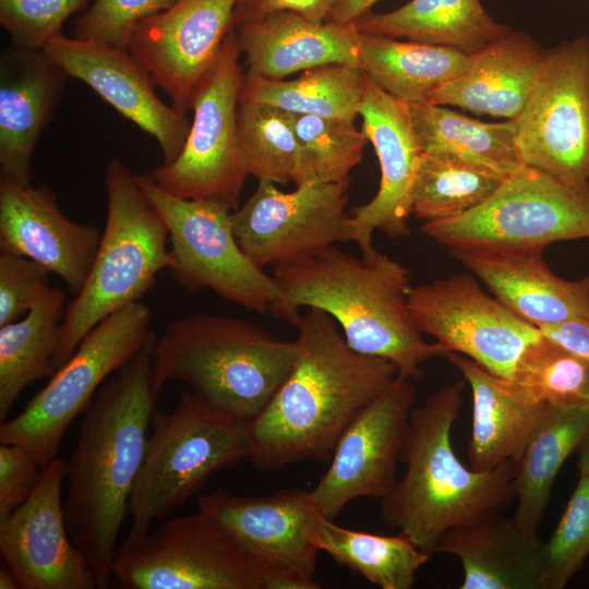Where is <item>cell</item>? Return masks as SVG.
<instances>
[{
    "mask_svg": "<svg viewBox=\"0 0 589 589\" xmlns=\"http://www.w3.org/2000/svg\"><path fill=\"white\" fill-rule=\"evenodd\" d=\"M467 381L442 385L412 407L399 455L401 480L381 498L385 526L399 529L432 555L453 527L500 514L514 496V461L485 471L467 468L456 456L450 433Z\"/></svg>",
    "mask_w": 589,
    "mask_h": 589,
    "instance_id": "obj_4",
    "label": "cell"
},
{
    "mask_svg": "<svg viewBox=\"0 0 589 589\" xmlns=\"http://www.w3.org/2000/svg\"><path fill=\"white\" fill-rule=\"evenodd\" d=\"M299 147L296 185L349 179L368 142L354 121L290 113Z\"/></svg>",
    "mask_w": 589,
    "mask_h": 589,
    "instance_id": "obj_39",
    "label": "cell"
},
{
    "mask_svg": "<svg viewBox=\"0 0 589 589\" xmlns=\"http://www.w3.org/2000/svg\"><path fill=\"white\" fill-rule=\"evenodd\" d=\"M67 462L41 467L28 498L0 521V551L22 589H95L85 560L72 542L61 489Z\"/></svg>",
    "mask_w": 589,
    "mask_h": 589,
    "instance_id": "obj_20",
    "label": "cell"
},
{
    "mask_svg": "<svg viewBox=\"0 0 589 589\" xmlns=\"http://www.w3.org/2000/svg\"><path fill=\"white\" fill-rule=\"evenodd\" d=\"M408 304L422 334L507 381L526 348L541 337L538 327L488 294L467 273L411 287Z\"/></svg>",
    "mask_w": 589,
    "mask_h": 589,
    "instance_id": "obj_15",
    "label": "cell"
},
{
    "mask_svg": "<svg viewBox=\"0 0 589 589\" xmlns=\"http://www.w3.org/2000/svg\"><path fill=\"white\" fill-rule=\"evenodd\" d=\"M135 178L167 227L168 271L178 285L190 292L209 289L245 310L278 316L281 291L273 276L241 250L228 206L212 200L175 196L148 173H135Z\"/></svg>",
    "mask_w": 589,
    "mask_h": 589,
    "instance_id": "obj_9",
    "label": "cell"
},
{
    "mask_svg": "<svg viewBox=\"0 0 589 589\" xmlns=\"http://www.w3.org/2000/svg\"><path fill=\"white\" fill-rule=\"evenodd\" d=\"M173 0H94L77 17L74 37L128 49L135 27Z\"/></svg>",
    "mask_w": 589,
    "mask_h": 589,
    "instance_id": "obj_42",
    "label": "cell"
},
{
    "mask_svg": "<svg viewBox=\"0 0 589 589\" xmlns=\"http://www.w3.org/2000/svg\"><path fill=\"white\" fill-rule=\"evenodd\" d=\"M261 568L265 589H318L317 552L310 529L320 514L309 491L284 489L267 496H240L224 489L197 500Z\"/></svg>",
    "mask_w": 589,
    "mask_h": 589,
    "instance_id": "obj_16",
    "label": "cell"
},
{
    "mask_svg": "<svg viewBox=\"0 0 589 589\" xmlns=\"http://www.w3.org/2000/svg\"><path fill=\"white\" fill-rule=\"evenodd\" d=\"M41 467L22 446L0 443V521L34 491Z\"/></svg>",
    "mask_w": 589,
    "mask_h": 589,
    "instance_id": "obj_44",
    "label": "cell"
},
{
    "mask_svg": "<svg viewBox=\"0 0 589 589\" xmlns=\"http://www.w3.org/2000/svg\"><path fill=\"white\" fill-rule=\"evenodd\" d=\"M416 396L412 380L397 376L349 424L328 469L309 491L320 515L334 520L349 502L390 492Z\"/></svg>",
    "mask_w": 589,
    "mask_h": 589,
    "instance_id": "obj_17",
    "label": "cell"
},
{
    "mask_svg": "<svg viewBox=\"0 0 589 589\" xmlns=\"http://www.w3.org/2000/svg\"><path fill=\"white\" fill-rule=\"evenodd\" d=\"M43 50L68 77L87 84L121 116L155 137L163 153L161 165L178 158L191 121L157 96L149 71L128 49L59 33Z\"/></svg>",
    "mask_w": 589,
    "mask_h": 589,
    "instance_id": "obj_19",
    "label": "cell"
},
{
    "mask_svg": "<svg viewBox=\"0 0 589 589\" xmlns=\"http://www.w3.org/2000/svg\"><path fill=\"white\" fill-rule=\"evenodd\" d=\"M542 336L589 360V318H575L539 328Z\"/></svg>",
    "mask_w": 589,
    "mask_h": 589,
    "instance_id": "obj_46",
    "label": "cell"
},
{
    "mask_svg": "<svg viewBox=\"0 0 589 589\" xmlns=\"http://www.w3.org/2000/svg\"><path fill=\"white\" fill-rule=\"evenodd\" d=\"M334 0H238L233 11L235 27L260 21L277 12H293L312 22H327Z\"/></svg>",
    "mask_w": 589,
    "mask_h": 589,
    "instance_id": "obj_45",
    "label": "cell"
},
{
    "mask_svg": "<svg viewBox=\"0 0 589 589\" xmlns=\"http://www.w3.org/2000/svg\"><path fill=\"white\" fill-rule=\"evenodd\" d=\"M237 1L173 0L135 27L128 50L178 110H191L200 82L235 28Z\"/></svg>",
    "mask_w": 589,
    "mask_h": 589,
    "instance_id": "obj_18",
    "label": "cell"
},
{
    "mask_svg": "<svg viewBox=\"0 0 589 589\" xmlns=\"http://www.w3.org/2000/svg\"><path fill=\"white\" fill-rule=\"evenodd\" d=\"M247 75L284 80L316 67H359L358 31L332 22L315 23L293 12H277L237 26ZM360 68V67H359Z\"/></svg>",
    "mask_w": 589,
    "mask_h": 589,
    "instance_id": "obj_26",
    "label": "cell"
},
{
    "mask_svg": "<svg viewBox=\"0 0 589 589\" xmlns=\"http://www.w3.org/2000/svg\"><path fill=\"white\" fill-rule=\"evenodd\" d=\"M515 121L524 165L572 187L589 185V39L575 38L549 50Z\"/></svg>",
    "mask_w": 589,
    "mask_h": 589,
    "instance_id": "obj_13",
    "label": "cell"
},
{
    "mask_svg": "<svg viewBox=\"0 0 589 589\" xmlns=\"http://www.w3.org/2000/svg\"><path fill=\"white\" fill-rule=\"evenodd\" d=\"M508 382L530 400L589 409V360L542 335L526 348Z\"/></svg>",
    "mask_w": 589,
    "mask_h": 589,
    "instance_id": "obj_38",
    "label": "cell"
},
{
    "mask_svg": "<svg viewBox=\"0 0 589 589\" xmlns=\"http://www.w3.org/2000/svg\"><path fill=\"white\" fill-rule=\"evenodd\" d=\"M362 132L375 149L381 168L375 196L350 214L351 241L361 255L377 252L373 235L383 231L390 238L410 235L411 191L422 151L416 137L409 103L382 88L363 72V91L359 106Z\"/></svg>",
    "mask_w": 589,
    "mask_h": 589,
    "instance_id": "obj_21",
    "label": "cell"
},
{
    "mask_svg": "<svg viewBox=\"0 0 589 589\" xmlns=\"http://www.w3.org/2000/svg\"><path fill=\"white\" fill-rule=\"evenodd\" d=\"M362 91L359 67L332 63L303 71L290 81L244 74L240 96L290 113L354 121Z\"/></svg>",
    "mask_w": 589,
    "mask_h": 589,
    "instance_id": "obj_35",
    "label": "cell"
},
{
    "mask_svg": "<svg viewBox=\"0 0 589 589\" xmlns=\"http://www.w3.org/2000/svg\"><path fill=\"white\" fill-rule=\"evenodd\" d=\"M68 75L44 50L15 46L0 58V177L31 184L40 134L60 100Z\"/></svg>",
    "mask_w": 589,
    "mask_h": 589,
    "instance_id": "obj_23",
    "label": "cell"
},
{
    "mask_svg": "<svg viewBox=\"0 0 589 589\" xmlns=\"http://www.w3.org/2000/svg\"><path fill=\"white\" fill-rule=\"evenodd\" d=\"M364 34L444 46L473 53L512 31L496 23L480 0H411L397 10L363 16Z\"/></svg>",
    "mask_w": 589,
    "mask_h": 589,
    "instance_id": "obj_29",
    "label": "cell"
},
{
    "mask_svg": "<svg viewBox=\"0 0 589 589\" xmlns=\"http://www.w3.org/2000/svg\"><path fill=\"white\" fill-rule=\"evenodd\" d=\"M296 341L247 320L192 313L170 322L155 340L156 386L179 381L225 418L251 424L290 373Z\"/></svg>",
    "mask_w": 589,
    "mask_h": 589,
    "instance_id": "obj_5",
    "label": "cell"
},
{
    "mask_svg": "<svg viewBox=\"0 0 589 589\" xmlns=\"http://www.w3.org/2000/svg\"><path fill=\"white\" fill-rule=\"evenodd\" d=\"M65 309L64 291L49 286L25 316L0 326L1 423L27 386L56 373Z\"/></svg>",
    "mask_w": 589,
    "mask_h": 589,
    "instance_id": "obj_32",
    "label": "cell"
},
{
    "mask_svg": "<svg viewBox=\"0 0 589 589\" xmlns=\"http://www.w3.org/2000/svg\"><path fill=\"white\" fill-rule=\"evenodd\" d=\"M310 539L336 563L382 589H410L431 556L401 532L380 536L351 530L320 514L312 522Z\"/></svg>",
    "mask_w": 589,
    "mask_h": 589,
    "instance_id": "obj_34",
    "label": "cell"
},
{
    "mask_svg": "<svg viewBox=\"0 0 589 589\" xmlns=\"http://www.w3.org/2000/svg\"><path fill=\"white\" fill-rule=\"evenodd\" d=\"M111 576L123 589H265L253 558L199 509L119 546Z\"/></svg>",
    "mask_w": 589,
    "mask_h": 589,
    "instance_id": "obj_12",
    "label": "cell"
},
{
    "mask_svg": "<svg viewBox=\"0 0 589 589\" xmlns=\"http://www.w3.org/2000/svg\"><path fill=\"white\" fill-rule=\"evenodd\" d=\"M348 188L349 179L303 183L292 192H283L276 183L259 179L254 193L230 215L241 250L263 268L351 241Z\"/></svg>",
    "mask_w": 589,
    "mask_h": 589,
    "instance_id": "obj_14",
    "label": "cell"
},
{
    "mask_svg": "<svg viewBox=\"0 0 589 589\" xmlns=\"http://www.w3.org/2000/svg\"><path fill=\"white\" fill-rule=\"evenodd\" d=\"M589 556V476L579 474L562 517L542 545L541 589H562Z\"/></svg>",
    "mask_w": 589,
    "mask_h": 589,
    "instance_id": "obj_40",
    "label": "cell"
},
{
    "mask_svg": "<svg viewBox=\"0 0 589 589\" xmlns=\"http://www.w3.org/2000/svg\"><path fill=\"white\" fill-rule=\"evenodd\" d=\"M91 0H0V23L12 45L43 50L63 23Z\"/></svg>",
    "mask_w": 589,
    "mask_h": 589,
    "instance_id": "obj_41",
    "label": "cell"
},
{
    "mask_svg": "<svg viewBox=\"0 0 589 589\" xmlns=\"http://www.w3.org/2000/svg\"><path fill=\"white\" fill-rule=\"evenodd\" d=\"M421 230L450 254L543 250L589 238V185L572 187L524 165L478 206L424 221Z\"/></svg>",
    "mask_w": 589,
    "mask_h": 589,
    "instance_id": "obj_8",
    "label": "cell"
},
{
    "mask_svg": "<svg viewBox=\"0 0 589 589\" xmlns=\"http://www.w3.org/2000/svg\"><path fill=\"white\" fill-rule=\"evenodd\" d=\"M237 119L249 173L274 183L294 182L299 147L290 112L240 96Z\"/></svg>",
    "mask_w": 589,
    "mask_h": 589,
    "instance_id": "obj_37",
    "label": "cell"
},
{
    "mask_svg": "<svg viewBox=\"0 0 589 589\" xmlns=\"http://www.w3.org/2000/svg\"><path fill=\"white\" fill-rule=\"evenodd\" d=\"M548 53L529 35L510 32L470 53L467 69L425 101L516 120L543 72Z\"/></svg>",
    "mask_w": 589,
    "mask_h": 589,
    "instance_id": "obj_25",
    "label": "cell"
},
{
    "mask_svg": "<svg viewBox=\"0 0 589 589\" xmlns=\"http://www.w3.org/2000/svg\"><path fill=\"white\" fill-rule=\"evenodd\" d=\"M409 111L422 153L456 154L503 178L524 166L515 120L488 123L426 101L409 103Z\"/></svg>",
    "mask_w": 589,
    "mask_h": 589,
    "instance_id": "obj_33",
    "label": "cell"
},
{
    "mask_svg": "<svg viewBox=\"0 0 589 589\" xmlns=\"http://www.w3.org/2000/svg\"><path fill=\"white\" fill-rule=\"evenodd\" d=\"M156 336L105 381L84 412L67 462L64 516L96 588L109 587L117 539L142 466L160 390L153 369Z\"/></svg>",
    "mask_w": 589,
    "mask_h": 589,
    "instance_id": "obj_1",
    "label": "cell"
},
{
    "mask_svg": "<svg viewBox=\"0 0 589 589\" xmlns=\"http://www.w3.org/2000/svg\"><path fill=\"white\" fill-rule=\"evenodd\" d=\"M542 251L452 255L486 285L496 299L538 328L589 318V274L578 280L563 279L550 269Z\"/></svg>",
    "mask_w": 589,
    "mask_h": 589,
    "instance_id": "obj_24",
    "label": "cell"
},
{
    "mask_svg": "<svg viewBox=\"0 0 589 589\" xmlns=\"http://www.w3.org/2000/svg\"><path fill=\"white\" fill-rule=\"evenodd\" d=\"M153 313L137 301L100 321L35 394L24 410L0 425V443L25 448L40 467L56 458L72 421L99 387L145 344Z\"/></svg>",
    "mask_w": 589,
    "mask_h": 589,
    "instance_id": "obj_10",
    "label": "cell"
},
{
    "mask_svg": "<svg viewBox=\"0 0 589 589\" xmlns=\"http://www.w3.org/2000/svg\"><path fill=\"white\" fill-rule=\"evenodd\" d=\"M142 466L128 515L132 522L121 548L145 536L155 520L181 508L215 472L248 458V425L216 412L189 390L169 413L151 419Z\"/></svg>",
    "mask_w": 589,
    "mask_h": 589,
    "instance_id": "obj_7",
    "label": "cell"
},
{
    "mask_svg": "<svg viewBox=\"0 0 589 589\" xmlns=\"http://www.w3.org/2000/svg\"><path fill=\"white\" fill-rule=\"evenodd\" d=\"M543 541L500 514L447 530L435 553L457 556L460 589H541Z\"/></svg>",
    "mask_w": 589,
    "mask_h": 589,
    "instance_id": "obj_27",
    "label": "cell"
},
{
    "mask_svg": "<svg viewBox=\"0 0 589 589\" xmlns=\"http://www.w3.org/2000/svg\"><path fill=\"white\" fill-rule=\"evenodd\" d=\"M101 233L65 217L47 184L33 187L0 177V251L43 265L73 293L84 286Z\"/></svg>",
    "mask_w": 589,
    "mask_h": 589,
    "instance_id": "obj_22",
    "label": "cell"
},
{
    "mask_svg": "<svg viewBox=\"0 0 589 589\" xmlns=\"http://www.w3.org/2000/svg\"><path fill=\"white\" fill-rule=\"evenodd\" d=\"M107 216L86 281L67 305L57 370L83 337L110 314L140 301L170 266L168 230L141 190L135 173L120 159L105 169Z\"/></svg>",
    "mask_w": 589,
    "mask_h": 589,
    "instance_id": "obj_6",
    "label": "cell"
},
{
    "mask_svg": "<svg viewBox=\"0 0 589 589\" xmlns=\"http://www.w3.org/2000/svg\"><path fill=\"white\" fill-rule=\"evenodd\" d=\"M378 0H334L327 22L354 26Z\"/></svg>",
    "mask_w": 589,
    "mask_h": 589,
    "instance_id": "obj_47",
    "label": "cell"
},
{
    "mask_svg": "<svg viewBox=\"0 0 589 589\" xmlns=\"http://www.w3.org/2000/svg\"><path fill=\"white\" fill-rule=\"evenodd\" d=\"M0 588L1 589H17L20 588L19 581L11 570V568L5 564L0 568Z\"/></svg>",
    "mask_w": 589,
    "mask_h": 589,
    "instance_id": "obj_49",
    "label": "cell"
},
{
    "mask_svg": "<svg viewBox=\"0 0 589 589\" xmlns=\"http://www.w3.org/2000/svg\"><path fill=\"white\" fill-rule=\"evenodd\" d=\"M235 28L196 88L193 118L178 158L148 175L166 192L239 207L250 175L240 148L237 109L244 80Z\"/></svg>",
    "mask_w": 589,
    "mask_h": 589,
    "instance_id": "obj_11",
    "label": "cell"
},
{
    "mask_svg": "<svg viewBox=\"0 0 589 589\" xmlns=\"http://www.w3.org/2000/svg\"><path fill=\"white\" fill-rule=\"evenodd\" d=\"M360 69L380 88L408 101L428 97L458 77L470 55L444 46L358 32Z\"/></svg>",
    "mask_w": 589,
    "mask_h": 589,
    "instance_id": "obj_31",
    "label": "cell"
},
{
    "mask_svg": "<svg viewBox=\"0 0 589 589\" xmlns=\"http://www.w3.org/2000/svg\"><path fill=\"white\" fill-rule=\"evenodd\" d=\"M272 276L283 296L278 318L296 325L300 308L322 310L351 349L390 361L400 377L419 381L422 363L448 354L423 339L408 304L410 272L385 254L357 257L333 245L276 265Z\"/></svg>",
    "mask_w": 589,
    "mask_h": 589,
    "instance_id": "obj_3",
    "label": "cell"
},
{
    "mask_svg": "<svg viewBox=\"0 0 589 589\" xmlns=\"http://www.w3.org/2000/svg\"><path fill=\"white\" fill-rule=\"evenodd\" d=\"M577 453L579 454L578 458V470L579 474L589 476V431L581 441Z\"/></svg>",
    "mask_w": 589,
    "mask_h": 589,
    "instance_id": "obj_48",
    "label": "cell"
},
{
    "mask_svg": "<svg viewBox=\"0 0 589 589\" xmlns=\"http://www.w3.org/2000/svg\"><path fill=\"white\" fill-rule=\"evenodd\" d=\"M504 179L456 154L422 153L411 191V215L424 221L461 215L486 200Z\"/></svg>",
    "mask_w": 589,
    "mask_h": 589,
    "instance_id": "obj_36",
    "label": "cell"
},
{
    "mask_svg": "<svg viewBox=\"0 0 589 589\" xmlns=\"http://www.w3.org/2000/svg\"><path fill=\"white\" fill-rule=\"evenodd\" d=\"M294 326L296 362L248 425V458L262 471L330 459L349 424L398 376L390 361L351 349L322 310L310 308Z\"/></svg>",
    "mask_w": 589,
    "mask_h": 589,
    "instance_id": "obj_2",
    "label": "cell"
},
{
    "mask_svg": "<svg viewBox=\"0 0 589 589\" xmlns=\"http://www.w3.org/2000/svg\"><path fill=\"white\" fill-rule=\"evenodd\" d=\"M446 358L462 373L472 392L470 468L485 471L506 461L517 462L549 404L530 400L508 381L462 354L448 352Z\"/></svg>",
    "mask_w": 589,
    "mask_h": 589,
    "instance_id": "obj_28",
    "label": "cell"
},
{
    "mask_svg": "<svg viewBox=\"0 0 589 589\" xmlns=\"http://www.w3.org/2000/svg\"><path fill=\"white\" fill-rule=\"evenodd\" d=\"M49 274L34 260L0 251V326L28 313L49 287Z\"/></svg>",
    "mask_w": 589,
    "mask_h": 589,
    "instance_id": "obj_43",
    "label": "cell"
},
{
    "mask_svg": "<svg viewBox=\"0 0 589 589\" xmlns=\"http://www.w3.org/2000/svg\"><path fill=\"white\" fill-rule=\"evenodd\" d=\"M589 431V409L549 404L522 455L514 462L513 490L517 506L512 521L537 534L554 480Z\"/></svg>",
    "mask_w": 589,
    "mask_h": 589,
    "instance_id": "obj_30",
    "label": "cell"
}]
</instances>
